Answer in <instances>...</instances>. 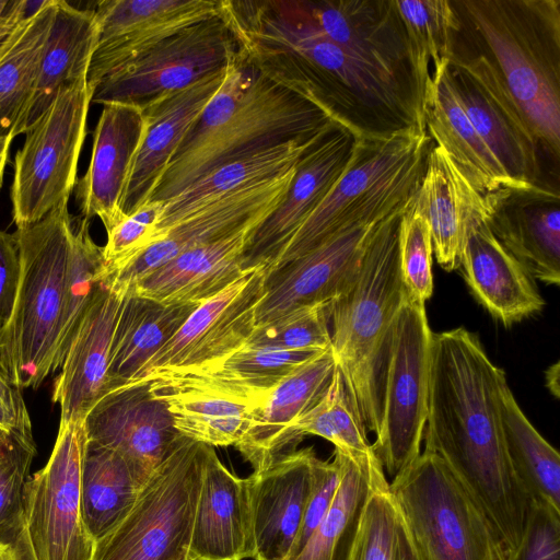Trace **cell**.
<instances>
[{
	"instance_id": "4316f807",
	"label": "cell",
	"mask_w": 560,
	"mask_h": 560,
	"mask_svg": "<svg viewBox=\"0 0 560 560\" xmlns=\"http://www.w3.org/2000/svg\"><path fill=\"white\" fill-rule=\"evenodd\" d=\"M488 224L503 247L533 279L560 283L559 189L538 186L490 194Z\"/></svg>"
},
{
	"instance_id": "6f0895ef",
	"label": "cell",
	"mask_w": 560,
	"mask_h": 560,
	"mask_svg": "<svg viewBox=\"0 0 560 560\" xmlns=\"http://www.w3.org/2000/svg\"><path fill=\"white\" fill-rule=\"evenodd\" d=\"M547 387L550 393L558 398L559 397V362H556L546 371Z\"/></svg>"
},
{
	"instance_id": "11a10c76",
	"label": "cell",
	"mask_w": 560,
	"mask_h": 560,
	"mask_svg": "<svg viewBox=\"0 0 560 560\" xmlns=\"http://www.w3.org/2000/svg\"><path fill=\"white\" fill-rule=\"evenodd\" d=\"M44 1L0 0V54L24 20L37 11Z\"/></svg>"
},
{
	"instance_id": "94428289",
	"label": "cell",
	"mask_w": 560,
	"mask_h": 560,
	"mask_svg": "<svg viewBox=\"0 0 560 560\" xmlns=\"http://www.w3.org/2000/svg\"><path fill=\"white\" fill-rule=\"evenodd\" d=\"M8 433L0 429V447L2 446Z\"/></svg>"
},
{
	"instance_id": "816d5d0a",
	"label": "cell",
	"mask_w": 560,
	"mask_h": 560,
	"mask_svg": "<svg viewBox=\"0 0 560 560\" xmlns=\"http://www.w3.org/2000/svg\"><path fill=\"white\" fill-rule=\"evenodd\" d=\"M513 560H560V511L532 501L524 537Z\"/></svg>"
},
{
	"instance_id": "d6986e66",
	"label": "cell",
	"mask_w": 560,
	"mask_h": 560,
	"mask_svg": "<svg viewBox=\"0 0 560 560\" xmlns=\"http://www.w3.org/2000/svg\"><path fill=\"white\" fill-rule=\"evenodd\" d=\"M381 220L349 226L266 275L265 294L256 310L255 326L267 324L302 306L329 302L346 290L357 276L370 238Z\"/></svg>"
},
{
	"instance_id": "52a82bcc",
	"label": "cell",
	"mask_w": 560,
	"mask_h": 560,
	"mask_svg": "<svg viewBox=\"0 0 560 560\" xmlns=\"http://www.w3.org/2000/svg\"><path fill=\"white\" fill-rule=\"evenodd\" d=\"M389 490L419 560H510L487 515L438 455L422 451Z\"/></svg>"
},
{
	"instance_id": "4dcf8cb0",
	"label": "cell",
	"mask_w": 560,
	"mask_h": 560,
	"mask_svg": "<svg viewBox=\"0 0 560 560\" xmlns=\"http://www.w3.org/2000/svg\"><path fill=\"white\" fill-rule=\"evenodd\" d=\"M336 369L328 349L299 366L271 390L245 439L236 446L254 471L266 468L299 443L293 424L323 396Z\"/></svg>"
},
{
	"instance_id": "30bf717a",
	"label": "cell",
	"mask_w": 560,
	"mask_h": 560,
	"mask_svg": "<svg viewBox=\"0 0 560 560\" xmlns=\"http://www.w3.org/2000/svg\"><path fill=\"white\" fill-rule=\"evenodd\" d=\"M85 445L83 422L59 424L46 465L24 488L12 544L20 560H91L95 542L82 512Z\"/></svg>"
},
{
	"instance_id": "ba28073f",
	"label": "cell",
	"mask_w": 560,
	"mask_h": 560,
	"mask_svg": "<svg viewBox=\"0 0 560 560\" xmlns=\"http://www.w3.org/2000/svg\"><path fill=\"white\" fill-rule=\"evenodd\" d=\"M336 125L322 106L258 67L240 108L200 150L165 170L148 201L165 202L225 163L288 141L313 138Z\"/></svg>"
},
{
	"instance_id": "2e32d148",
	"label": "cell",
	"mask_w": 560,
	"mask_h": 560,
	"mask_svg": "<svg viewBox=\"0 0 560 560\" xmlns=\"http://www.w3.org/2000/svg\"><path fill=\"white\" fill-rule=\"evenodd\" d=\"M295 165L277 176L225 194L198 209L165 231L129 266L103 281L126 292L137 280L180 253L261 223L282 201Z\"/></svg>"
},
{
	"instance_id": "7a4b0ae2",
	"label": "cell",
	"mask_w": 560,
	"mask_h": 560,
	"mask_svg": "<svg viewBox=\"0 0 560 560\" xmlns=\"http://www.w3.org/2000/svg\"><path fill=\"white\" fill-rule=\"evenodd\" d=\"M505 372L464 327L432 332L423 451L438 455L487 515L509 559L520 548L532 499L504 444L499 388Z\"/></svg>"
},
{
	"instance_id": "b9f144b4",
	"label": "cell",
	"mask_w": 560,
	"mask_h": 560,
	"mask_svg": "<svg viewBox=\"0 0 560 560\" xmlns=\"http://www.w3.org/2000/svg\"><path fill=\"white\" fill-rule=\"evenodd\" d=\"M320 352L245 345L214 364L184 375L265 402L284 377Z\"/></svg>"
},
{
	"instance_id": "7402d4cb",
	"label": "cell",
	"mask_w": 560,
	"mask_h": 560,
	"mask_svg": "<svg viewBox=\"0 0 560 560\" xmlns=\"http://www.w3.org/2000/svg\"><path fill=\"white\" fill-rule=\"evenodd\" d=\"M144 128L140 106L103 105L93 132L91 161L78 180L75 199L82 217L90 221L97 217L106 232L125 217L124 198Z\"/></svg>"
},
{
	"instance_id": "e0dca14e",
	"label": "cell",
	"mask_w": 560,
	"mask_h": 560,
	"mask_svg": "<svg viewBox=\"0 0 560 560\" xmlns=\"http://www.w3.org/2000/svg\"><path fill=\"white\" fill-rule=\"evenodd\" d=\"M97 44L88 83L105 78L177 32L221 14V0H104L94 9Z\"/></svg>"
},
{
	"instance_id": "5b68a950",
	"label": "cell",
	"mask_w": 560,
	"mask_h": 560,
	"mask_svg": "<svg viewBox=\"0 0 560 560\" xmlns=\"http://www.w3.org/2000/svg\"><path fill=\"white\" fill-rule=\"evenodd\" d=\"M432 140L416 125L377 140H357L351 161L322 203L266 265L270 275L336 233L380 220L417 192Z\"/></svg>"
},
{
	"instance_id": "8fae6325",
	"label": "cell",
	"mask_w": 560,
	"mask_h": 560,
	"mask_svg": "<svg viewBox=\"0 0 560 560\" xmlns=\"http://www.w3.org/2000/svg\"><path fill=\"white\" fill-rule=\"evenodd\" d=\"M92 95L88 79L65 88L26 130L14 158L11 186L16 228L35 223L69 201L77 184Z\"/></svg>"
},
{
	"instance_id": "6125c7cd",
	"label": "cell",
	"mask_w": 560,
	"mask_h": 560,
	"mask_svg": "<svg viewBox=\"0 0 560 560\" xmlns=\"http://www.w3.org/2000/svg\"><path fill=\"white\" fill-rule=\"evenodd\" d=\"M196 560H199V559H196Z\"/></svg>"
},
{
	"instance_id": "44dd1931",
	"label": "cell",
	"mask_w": 560,
	"mask_h": 560,
	"mask_svg": "<svg viewBox=\"0 0 560 560\" xmlns=\"http://www.w3.org/2000/svg\"><path fill=\"white\" fill-rule=\"evenodd\" d=\"M299 1L325 37L390 74L417 95L406 33L394 0Z\"/></svg>"
},
{
	"instance_id": "681fc988",
	"label": "cell",
	"mask_w": 560,
	"mask_h": 560,
	"mask_svg": "<svg viewBox=\"0 0 560 560\" xmlns=\"http://www.w3.org/2000/svg\"><path fill=\"white\" fill-rule=\"evenodd\" d=\"M164 209V201H147L106 232L104 280L125 269L152 244Z\"/></svg>"
},
{
	"instance_id": "ee69618b",
	"label": "cell",
	"mask_w": 560,
	"mask_h": 560,
	"mask_svg": "<svg viewBox=\"0 0 560 560\" xmlns=\"http://www.w3.org/2000/svg\"><path fill=\"white\" fill-rule=\"evenodd\" d=\"M293 433L298 442L305 434L320 436L352 457L375 455L338 369L323 396L295 421Z\"/></svg>"
},
{
	"instance_id": "7bdbcfd3",
	"label": "cell",
	"mask_w": 560,
	"mask_h": 560,
	"mask_svg": "<svg viewBox=\"0 0 560 560\" xmlns=\"http://www.w3.org/2000/svg\"><path fill=\"white\" fill-rule=\"evenodd\" d=\"M104 278L103 247L98 246L90 234V220L82 218L73 225L55 372L60 369L77 329Z\"/></svg>"
},
{
	"instance_id": "db71d44e",
	"label": "cell",
	"mask_w": 560,
	"mask_h": 560,
	"mask_svg": "<svg viewBox=\"0 0 560 560\" xmlns=\"http://www.w3.org/2000/svg\"><path fill=\"white\" fill-rule=\"evenodd\" d=\"M0 429L8 434L33 438L30 413L21 389L0 368Z\"/></svg>"
},
{
	"instance_id": "8992f818",
	"label": "cell",
	"mask_w": 560,
	"mask_h": 560,
	"mask_svg": "<svg viewBox=\"0 0 560 560\" xmlns=\"http://www.w3.org/2000/svg\"><path fill=\"white\" fill-rule=\"evenodd\" d=\"M73 224L68 201L16 228L21 280L13 315L0 334V368L20 389L55 372Z\"/></svg>"
},
{
	"instance_id": "8d00e7d4",
	"label": "cell",
	"mask_w": 560,
	"mask_h": 560,
	"mask_svg": "<svg viewBox=\"0 0 560 560\" xmlns=\"http://www.w3.org/2000/svg\"><path fill=\"white\" fill-rule=\"evenodd\" d=\"M331 128L310 139L288 141L225 163L198 178L177 196L165 201V209L155 228L152 244L171 226L209 202L293 167L301 156Z\"/></svg>"
},
{
	"instance_id": "f5cc1de1",
	"label": "cell",
	"mask_w": 560,
	"mask_h": 560,
	"mask_svg": "<svg viewBox=\"0 0 560 560\" xmlns=\"http://www.w3.org/2000/svg\"><path fill=\"white\" fill-rule=\"evenodd\" d=\"M21 280V253L14 233L0 231V334L14 311Z\"/></svg>"
},
{
	"instance_id": "9c48e42d",
	"label": "cell",
	"mask_w": 560,
	"mask_h": 560,
	"mask_svg": "<svg viewBox=\"0 0 560 560\" xmlns=\"http://www.w3.org/2000/svg\"><path fill=\"white\" fill-rule=\"evenodd\" d=\"M207 446L183 436L91 560H188Z\"/></svg>"
},
{
	"instance_id": "f6af8a7d",
	"label": "cell",
	"mask_w": 560,
	"mask_h": 560,
	"mask_svg": "<svg viewBox=\"0 0 560 560\" xmlns=\"http://www.w3.org/2000/svg\"><path fill=\"white\" fill-rule=\"evenodd\" d=\"M329 302L302 306L267 324L255 326L246 345L285 350L330 349Z\"/></svg>"
},
{
	"instance_id": "603a6c76",
	"label": "cell",
	"mask_w": 560,
	"mask_h": 560,
	"mask_svg": "<svg viewBox=\"0 0 560 560\" xmlns=\"http://www.w3.org/2000/svg\"><path fill=\"white\" fill-rule=\"evenodd\" d=\"M413 202L429 224L439 265L446 271L459 269L468 235L490 219V194L479 191L450 154L435 144L428 153Z\"/></svg>"
},
{
	"instance_id": "ffe728a7",
	"label": "cell",
	"mask_w": 560,
	"mask_h": 560,
	"mask_svg": "<svg viewBox=\"0 0 560 560\" xmlns=\"http://www.w3.org/2000/svg\"><path fill=\"white\" fill-rule=\"evenodd\" d=\"M354 147V136L335 126L301 156L282 201L253 233L243 270L272 261L341 177Z\"/></svg>"
},
{
	"instance_id": "9f6ffc18",
	"label": "cell",
	"mask_w": 560,
	"mask_h": 560,
	"mask_svg": "<svg viewBox=\"0 0 560 560\" xmlns=\"http://www.w3.org/2000/svg\"><path fill=\"white\" fill-rule=\"evenodd\" d=\"M398 560H419L410 536L398 514Z\"/></svg>"
},
{
	"instance_id": "9a60e30c",
	"label": "cell",
	"mask_w": 560,
	"mask_h": 560,
	"mask_svg": "<svg viewBox=\"0 0 560 560\" xmlns=\"http://www.w3.org/2000/svg\"><path fill=\"white\" fill-rule=\"evenodd\" d=\"M447 75L476 131L508 175L523 189L548 186L542 183L540 145L487 61L453 47Z\"/></svg>"
},
{
	"instance_id": "83f0119b",
	"label": "cell",
	"mask_w": 560,
	"mask_h": 560,
	"mask_svg": "<svg viewBox=\"0 0 560 560\" xmlns=\"http://www.w3.org/2000/svg\"><path fill=\"white\" fill-rule=\"evenodd\" d=\"M253 556L247 478L233 475L208 445L188 560H244Z\"/></svg>"
},
{
	"instance_id": "e575fe53",
	"label": "cell",
	"mask_w": 560,
	"mask_h": 560,
	"mask_svg": "<svg viewBox=\"0 0 560 560\" xmlns=\"http://www.w3.org/2000/svg\"><path fill=\"white\" fill-rule=\"evenodd\" d=\"M197 306L165 305L125 293L112 340L107 393L128 385Z\"/></svg>"
},
{
	"instance_id": "74e56055",
	"label": "cell",
	"mask_w": 560,
	"mask_h": 560,
	"mask_svg": "<svg viewBox=\"0 0 560 560\" xmlns=\"http://www.w3.org/2000/svg\"><path fill=\"white\" fill-rule=\"evenodd\" d=\"M499 413L511 466L532 501L560 511V456L518 406L504 377L499 388Z\"/></svg>"
},
{
	"instance_id": "7dc6e473",
	"label": "cell",
	"mask_w": 560,
	"mask_h": 560,
	"mask_svg": "<svg viewBox=\"0 0 560 560\" xmlns=\"http://www.w3.org/2000/svg\"><path fill=\"white\" fill-rule=\"evenodd\" d=\"M34 439L8 434L0 447V542L13 544L25 485L36 456Z\"/></svg>"
},
{
	"instance_id": "680465c9",
	"label": "cell",
	"mask_w": 560,
	"mask_h": 560,
	"mask_svg": "<svg viewBox=\"0 0 560 560\" xmlns=\"http://www.w3.org/2000/svg\"><path fill=\"white\" fill-rule=\"evenodd\" d=\"M12 139L13 138L10 136L0 137V188L3 182L4 167L9 158Z\"/></svg>"
},
{
	"instance_id": "c3c4849f",
	"label": "cell",
	"mask_w": 560,
	"mask_h": 560,
	"mask_svg": "<svg viewBox=\"0 0 560 560\" xmlns=\"http://www.w3.org/2000/svg\"><path fill=\"white\" fill-rule=\"evenodd\" d=\"M351 560H398V511L386 476L368 500Z\"/></svg>"
},
{
	"instance_id": "ab89813d",
	"label": "cell",
	"mask_w": 560,
	"mask_h": 560,
	"mask_svg": "<svg viewBox=\"0 0 560 560\" xmlns=\"http://www.w3.org/2000/svg\"><path fill=\"white\" fill-rule=\"evenodd\" d=\"M143 486L122 456L86 439L82 512L94 542L128 514Z\"/></svg>"
},
{
	"instance_id": "60d3db41",
	"label": "cell",
	"mask_w": 560,
	"mask_h": 560,
	"mask_svg": "<svg viewBox=\"0 0 560 560\" xmlns=\"http://www.w3.org/2000/svg\"><path fill=\"white\" fill-rule=\"evenodd\" d=\"M394 3L405 28L422 112L430 83L452 58L458 16L452 0H394Z\"/></svg>"
},
{
	"instance_id": "277c9868",
	"label": "cell",
	"mask_w": 560,
	"mask_h": 560,
	"mask_svg": "<svg viewBox=\"0 0 560 560\" xmlns=\"http://www.w3.org/2000/svg\"><path fill=\"white\" fill-rule=\"evenodd\" d=\"M405 206L378 222L357 276L328 305L337 369L364 428L374 435L381 425L392 334L407 296L398 261V229Z\"/></svg>"
},
{
	"instance_id": "f1b7e54d",
	"label": "cell",
	"mask_w": 560,
	"mask_h": 560,
	"mask_svg": "<svg viewBox=\"0 0 560 560\" xmlns=\"http://www.w3.org/2000/svg\"><path fill=\"white\" fill-rule=\"evenodd\" d=\"M148 383L166 405L175 429L212 447H236L265 404L187 375L162 376Z\"/></svg>"
},
{
	"instance_id": "1f68e13d",
	"label": "cell",
	"mask_w": 560,
	"mask_h": 560,
	"mask_svg": "<svg viewBox=\"0 0 560 560\" xmlns=\"http://www.w3.org/2000/svg\"><path fill=\"white\" fill-rule=\"evenodd\" d=\"M459 269L476 299L504 326L545 306L534 279L498 241L488 221L468 235Z\"/></svg>"
},
{
	"instance_id": "3957f363",
	"label": "cell",
	"mask_w": 560,
	"mask_h": 560,
	"mask_svg": "<svg viewBox=\"0 0 560 560\" xmlns=\"http://www.w3.org/2000/svg\"><path fill=\"white\" fill-rule=\"evenodd\" d=\"M452 2L459 21L453 47L487 61L540 148L558 163L560 0Z\"/></svg>"
},
{
	"instance_id": "bcb514c9",
	"label": "cell",
	"mask_w": 560,
	"mask_h": 560,
	"mask_svg": "<svg viewBox=\"0 0 560 560\" xmlns=\"http://www.w3.org/2000/svg\"><path fill=\"white\" fill-rule=\"evenodd\" d=\"M432 254L429 224L418 211L412 197L399 220L398 261L407 294L423 303L433 293Z\"/></svg>"
},
{
	"instance_id": "cb8c5ba5",
	"label": "cell",
	"mask_w": 560,
	"mask_h": 560,
	"mask_svg": "<svg viewBox=\"0 0 560 560\" xmlns=\"http://www.w3.org/2000/svg\"><path fill=\"white\" fill-rule=\"evenodd\" d=\"M313 448L292 451L247 477L254 560H285L313 485Z\"/></svg>"
},
{
	"instance_id": "6da1fadb",
	"label": "cell",
	"mask_w": 560,
	"mask_h": 560,
	"mask_svg": "<svg viewBox=\"0 0 560 560\" xmlns=\"http://www.w3.org/2000/svg\"><path fill=\"white\" fill-rule=\"evenodd\" d=\"M221 15L266 74L322 106L357 140L425 127L413 90L325 37L299 0H221Z\"/></svg>"
},
{
	"instance_id": "91938a15",
	"label": "cell",
	"mask_w": 560,
	"mask_h": 560,
	"mask_svg": "<svg viewBox=\"0 0 560 560\" xmlns=\"http://www.w3.org/2000/svg\"><path fill=\"white\" fill-rule=\"evenodd\" d=\"M0 560H20L11 544L0 542Z\"/></svg>"
},
{
	"instance_id": "7c38bea8",
	"label": "cell",
	"mask_w": 560,
	"mask_h": 560,
	"mask_svg": "<svg viewBox=\"0 0 560 560\" xmlns=\"http://www.w3.org/2000/svg\"><path fill=\"white\" fill-rule=\"evenodd\" d=\"M432 332L424 303L407 294L392 334L381 425L372 444L384 471L392 477L421 453L428 412Z\"/></svg>"
},
{
	"instance_id": "f35d334b",
	"label": "cell",
	"mask_w": 560,
	"mask_h": 560,
	"mask_svg": "<svg viewBox=\"0 0 560 560\" xmlns=\"http://www.w3.org/2000/svg\"><path fill=\"white\" fill-rule=\"evenodd\" d=\"M56 0H44L0 54V137L18 136L33 97Z\"/></svg>"
},
{
	"instance_id": "f907efd6",
	"label": "cell",
	"mask_w": 560,
	"mask_h": 560,
	"mask_svg": "<svg viewBox=\"0 0 560 560\" xmlns=\"http://www.w3.org/2000/svg\"><path fill=\"white\" fill-rule=\"evenodd\" d=\"M340 475V459L336 452L330 462L320 460L318 457L315 458L311 493L298 537L287 559L295 556L304 547L326 516L337 493Z\"/></svg>"
},
{
	"instance_id": "5bb4252c",
	"label": "cell",
	"mask_w": 560,
	"mask_h": 560,
	"mask_svg": "<svg viewBox=\"0 0 560 560\" xmlns=\"http://www.w3.org/2000/svg\"><path fill=\"white\" fill-rule=\"evenodd\" d=\"M265 281L266 264H260L199 304L129 384L192 373L243 348L256 325Z\"/></svg>"
},
{
	"instance_id": "484cf974",
	"label": "cell",
	"mask_w": 560,
	"mask_h": 560,
	"mask_svg": "<svg viewBox=\"0 0 560 560\" xmlns=\"http://www.w3.org/2000/svg\"><path fill=\"white\" fill-rule=\"evenodd\" d=\"M230 65L190 86L165 93L140 106L145 128L124 198L125 215L150 199L171 159L224 82Z\"/></svg>"
},
{
	"instance_id": "4fadbf2b",
	"label": "cell",
	"mask_w": 560,
	"mask_h": 560,
	"mask_svg": "<svg viewBox=\"0 0 560 560\" xmlns=\"http://www.w3.org/2000/svg\"><path fill=\"white\" fill-rule=\"evenodd\" d=\"M238 42L222 18L190 25L101 81L91 103L141 106L160 95L192 85L228 67Z\"/></svg>"
},
{
	"instance_id": "ac0fdd59",
	"label": "cell",
	"mask_w": 560,
	"mask_h": 560,
	"mask_svg": "<svg viewBox=\"0 0 560 560\" xmlns=\"http://www.w3.org/2000/svg\"><path fill=\"white\" fill-rule=\"evenodd\" d=\"M83 425L89 442L122 456L143 485L184 436L148 382L105 394L89 411Z\"/></svg>"
},
{
	"instance_id": "d4e9b609",
	"label": "cell",
	"mask_w": 560,
	"mask_h": 560,
	"mask_svg": "<svg viewBox=\"0 0 560 560\" xmlns=\"http://www.w3.org/2000/svg\"><path fill=\"white\" fill-rule=\"evenodd\" d=\"M125 292L102 281L77 329L54 383L60 423H82L107 393L109 353Z\"/></svg>"
},
{
	"instance_id": "836d02e7",
	"label": "cell",
	"mask_w": 560,
	"mask_h": 560,
	"mask_svg": "<svg viewBox=\"0 0 560 560\" xmlns=\"http://www.w3.org/2000/svg\"><path fill=\"white\" fill-rule=\"evenodd\" d=\"M97 34L94 9L56 0L35 91L18 135L25 133L65 88L88 79Z\"/></svg>"
},
{
	"instance_id": "d6a6232c",
	"label": "cell",
	"mask_w": 560,
	"mask_h": 560,
	"mask_svg": "<svg viewBox=\"0 0 560 560\" xmlns=\"http://www.w3.org/2000/svg\"><path fill=\"white\" fill-rule=\"evenodd\" d=\"M447 66L433 78L425 92L422 116L427 133L482 194L523 189L508 175L476 131L450 82Z\"/></svg>"
},
{
	"instance_id": "d590c367",
	"label": "cell",
	"mask_w": 560,
	"mask_h": 560,
	"mask_svg": "<svg viewBox=\"0 0 560 560\" xmlns=\"http://www.w3.org/2000/svg\"><path fill=\"white\" fill-rule=\"evenodd\" d=\"M340 482L326 516L304 547L287 560H351L368 500L385 476L376 455L365 458L335 450Z\"/></svg>"
},
{
	"instance_id": "f546056e",
	"label": "cell",
	"mask_w": 560,
	"mask_h": 560,
	"mask_svg": "<svg viewBox=\"0 0 560 560\" xmlns=\"http://www.w3.org/2000/svg\"><path fill=\"white\" fill-rule=\"evenodd\" d=\"M261 223L180 253L137 280L125 293L165 305L201 304L245 272L242 266L243 253Z\"/></svg>"
}]
</instances>
